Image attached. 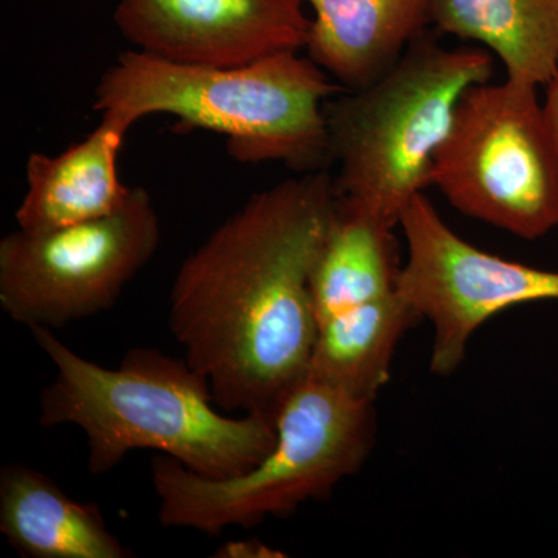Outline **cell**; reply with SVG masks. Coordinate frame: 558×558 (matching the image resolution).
I'll list each match as a JSON object with an SVG mask.
<instances>
[{"label": "cell", "mask_w": 558, "mask_h": 558, "mask_svg": "<svg viewBox=\"0 0 558 558\" xmlns=\"http://www.w3.org/2000/svg\"><path fill=\"white\" fill-rule=\"evenodd\" d=\"M336 199L328 172H300L253 194L180 266L168 323L219 410L277 422L306 376L311 281Z\"/></svg>", "instance_id": "6da1fadb"}, {"label": "cell", "mask_w": 558, "mask_h": 558, "mask_svg": "<svg viewBox=\"0 0 558 558\" xmlns=\"http://www.w3.org/2000/svg\"><path fill=\"white\" fill-rule=\"evenodd\" d=\"M494 73L484 47L449 49L425 33L381 78L326 101L337 194L399 227L411 201L432 186L462 95Z\"/></svg>", "instance_id": "277c9868"}, {"label": "cell", "mask_w": 558, "mask_h": 558, "mask_svg": "<svg viewBox=\"0 0 558 558\" xmlns=\"http://www.w3.org/2000/svg\"><path fill=\"white\" fill-rule=\"evenodd\" d=\"M407 241L398 292L435 329L429 371L450 376L464 362L470 340L499 312L558 300V271L499 258L450 229L424 193L399 222Z\"/></svg>", "instance_id": "ba28073f"}, {"label": "cell", "mask_w": 558, "mask_h": 558, "mask_svg": "<svg viewBox=\"0 0 558 558\" xmlns=\"http://www.w3.org/2000/svg\"><path fill=\"white\" fill-rule=\"evenodd\" d=\"M429 183L451 207L521 240L558 227V150L538 87L476 84L459 101Z\"/></svg>", "instance_id": "8992f818"}, {"label": "cell", "mask_w": 558, "mask_h": 558, "mask_svg": "<svg viewBox=\"0 0 558 558\" xmlns=\"http://www.w3.org/2000/svg\"><path fill=\"white\" fill-rule=\"evenodd\" d=\"M314 17L307 57L343 87L360 90L389 72L433 25L436 0H303Z\"/></svg>", "instance_id": "30bf717a"}, {"label": "cell", "mask_w": 558, "mask_h": 558, "mask_svg": "<svg viewBox=\"0 0 558 558\" xmlns=\"http://www.w3.org/2000/svg\"><path fill=\"white\" fill-rule=\"evenodd\" d=\"M215 557L218 558H278L284 557L281 550L271 549L264 545L259 539H240V542H230L220 546L216 550Z\"/></svg>", "instance_id": "2e32d148"}, {"label": "cell", "mask_w": 558, "mask_h": 558, "mask_svg": "<svg viewBox=\"0 0 558 558\" xmlns=\"http://www.w3.org/2000/svg\"><path fill=\"white\" fill-rule=\"evenodd\" d=\"M50 359L53 380L39 398V424L73 425L87 440V468L105 475L134 450L178 459L208 478H233L259 464L277 446L269 417L219 413L209 381L185 359L134 348L119 368L81 357L53 330L31 329Z\"/></svg>", "instance_id": "7a4b0ae2"}, {"label": "cell", "mask_w": 558, "mask_h": 558, "mask_svg": "<svg viewBox=\"0 0 558 558\" xmlns=\"http://www.w3.org/2000/svg\"><path fill=\"white\" fill-rule=\"evenodd\" d=\"M545 105L546 116H548L550 130H553L554 138L558 150V72L553 81L546 86Z\"/></svg>", "instance_id": "e0dca14e"}, {"label": "cell", "mask_w": 558, "mask_h": 558, "mask_svg": "<svg viewBox=\"0 0 558 558\" xmlns=\"http://www.w3.org/2000/svg\"><path fill=\"white\" fill-rule=\"evenodd\" d=\"M145 189L112 215L64 229H17L0 241V307L28 329H61L116 306L160 244Z\"/></svg>", "instance_id": "52a82bcc"}, {"label": "cell", "mask_w": 558, "mask_h": 558, "mask_svg": "<svg viewBox=\"0 0 558 558\" xmlns=\"http://www.w3.org/2000/svg\"><path fill=\"white\" fill-rule=\"evenodd\" d=\"M0 532L27 558H132L95 502L69 497L50 476L21 462L0 469Z\"/></svg>", "instance_id": "7c38bea8"}, {"label": "cell", "mask_w": 558, "mask_h": 558, "mask_svg": "<svg viewBox=\"0 0 558 558\" xmlns=\"http://www.w3.org/2000/svg\"><path fill=\"white\" fill-rule=\"evenodd\" d=\"M277 429L275 449L233 478H208L157 453L150 459V481L160 523L220 535L230 526L250 529L269 517L292 515L310 499L328 497L373 450L374 402L306 374L282 402Z\"/></svg>", "instance_id": "5b68a950"}, {"label": "cell", "mask_w": 558, "mask_h": 558, "mask_svg": "<svg viewBox=\"0 0 558 558\" xmlns=\"http://www.w3.org/2000/svg\"><path fill=\"white\" fill-rule=\"evenodd\" d=\"M433 25L442 35L481 44L506 80L548 86L558 72V0H436Z\"/></svg>", "instance_id": "5bb4252c"}, {"label": "cell", "mask_w": 558, "mask_h": 558, "mask_svg": "<svg viewBox=\"0 0 558 558\" xmlns=\"http://www.w3.org/2000/svg\"><path fill=\"white\" fill-rule=\"evenodd\" d=\"M101 119L97 130L57 156L33 153L27 161V193L17 208V229L40 233L112 215L131 186L119 174L124 135Z\"/></svg>", "instance_id": "8fae6325"}, {"label": "cell", "mask_w": 558, "mask_h": 558, "mask_svg": "<svg viewBox=\"0 0 558 558\" xmlns=\"http://www.w3.org/2000/svg\"><path fill=\"white\" fill-rule=\"evenodd\" d=\"M395 230L359 202L337 194L311 281L318 325L398 290L403 264Z\"/></svg>", "instance_id": "4fadbf2b"}, {"label": "cell", "mask_w": 558, "mask_h": 558, "mask_svg": "<svg viewBox=\"0 0 558 558\" xmlns=\"http://www.w3.org/2000/svg\"><path fill=\"white\" fill-rule=\"evenodd\" d=\"M343 92L299 51L216 68L131 50L101 76L94 109L126 132L168 113L190 130L226 135L242 163L282 161L300 174L332 163L325 105Z\"/></svg>", "instance_id": "3957f363"}, {"label": "cell", "mask_w": 558, "mask_h": 558, "mask_svg": "<svg viewBox=\"0 0 558 558\" xmlns=\"http://www.w3.org/2000/svg\"><path fill=\"white\" fill-rule=\"evenodd\" d=\"M303 0H119L113 21L137 50L234 68L306 47Z\"/></svg>", "instance_id": "9c48e42d"}, {"label": "cell", "mask_w": 558, "mask_h": 558, "mask_svg": "<svg viewBox=\"0 0 558 558\" xmlns=\"http://www.w3.org/2000/svg\"><path fill=\"white\" fill-rule=\"evenodd\" d=\"M421 315L396 292L319 323L307 376L374 402L389 380L400 339Z\"/></svg>", "instance_id": "9a60e30c"}]
</instances>
